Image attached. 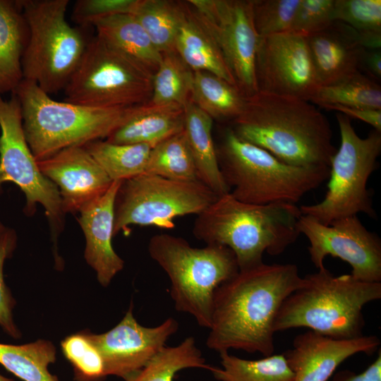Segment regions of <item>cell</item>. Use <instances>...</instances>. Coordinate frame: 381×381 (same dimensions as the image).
I'll use <instances>...</instances> for the list:
<instances>
[{
    "label": "cell",
    "instance_id": "obj_1",
    "mask_svg": "<svg viewBox=\"0 0 381 381\" xmlns=\"http://www.w3.org/2000/svg\"><path fill=\"white\" fill-rule=\"evenodd\" d=\"M303 282L294 264L262 262L239 270L214 292L206 346L218 353L233 349L273 354L276 316Z\"/></svg>",
    "mask_w": 381,
    "mask_h": 381
},
{
    "label": "cell",
    "instance_id": "obj_2",
    "mask_svg": "<svg viewBox=\"0 0 381 381\" xmlns=\"http://www.w3.org/2000/svg\"><path fill=\"white\" fill-rule=\"evenodd\" d=\"M230 127L240 139L297 167H329L337 151L325 116L310 102L258 92Z\"/></svg>",
    "mask_w": 381,
    "mask_h": 381
},
{
    "label": "cell",
    "instance_id": "obj_3",
    "mask_svg": "<svg viewBox=\"0 0 381 381\" xmlns=\"http://www.w3.org/2000/svg\"><path fill=\"white\" fill-rule=\"evenodd\" d=\"M301 215L296 204H249L228 193L198 214L193 233L206 244L229 248L243 270L262 263L265 253L277 255L294 243Z\"/></svg>",
    "mask_w": 381,
    "mask_h": 381
},
{
    "label": "cell",
    "instance_id": "obj_4",
    "mask_svg": "<svg viewBox=\"0 0 381 381\" xmlns=\"http://www.w3.org/2000/svg\"><path fill=\"white\" fill-rule=\"evenodd\" d=\"M303 278L282 304L274 333L304 327L335 339L363 336V309L381 298V282L360 281L351 274L335 276L325 267Z\"/></svg>",
    "mask_w": 381,
    "mask_h": 381
},
{
    "label": "cell",
    "instance_id": "obj_5",
    "mask_svg": "<svg viewBox=\"0 0 381 381\" xmlns=\"http://www.w3.org/2000/svg\"><path fill=\"white\" fill-rule=\"evenodd\" d=\"M12 93L19 101L25 139L37 161L107 138L140 106L93 107L58 102L25 79Z\"/></svg>",
    "mask_w": 381,
    "mask_h": 381
},
{
    "label": "cell",
    "instance_id": "obj_6",
    "mask_svg": "<svg viewBox=\"0 0 381 381\" xmlns=\"http://www.w3.org/2000/svg\"><path fill=\"white\" fill-rule=\"evenodd\" d=\"M216 151L229 193L246 203L296 204L329 175V167L286 164L267 150L240 139L230 127L223 131Z\"/></svg>",
    "mask_w": 381,
    "mask_h": 381
},
{
    "label": "cell",
    "instance_id": "obj_7",
    "mask_svg": "<svg viewBox=\"0 0 381 381\" xmlns=\"http://www.w3.org/2000/svg\"><path fill=\"white\" fill-rule=\"evenodd\" d=\"M148 253L170 279L176 310L209 329L216 289L239 271L231 250L217 244L195 248L181 237L158 234L150 239Z\"/></svg>",
    "mask_w": 381,
    "mask_h": 381
},
{
    "label": "cell",
    "instance_id": "obj_8",
    "mask_svg": "<svg viewBox=\"0 0 381 381\" xmlns=\"http://www.w3.org/2000/svg\"><path fill=\"white\" fill-rule=\"evenodd\" d=\"M28 29L22 58L23 79L48 95L64 90L89 40L66 20L68 0H18Z\"/></svg>",
    "mask_w": 381,
    "mask_h": 381
},
{
    "label": "cell",
    "instance_id": "obj_9",
    "mask_svg": "<svg viewBox=\"0 0 381 381\" xmlns=\"http://www.w3.org/2000/svg\"><path fill=\"white\" fill-rule=\"evenodd\" d=\"M336 118L341 143L330 162L326 193L320 202L302 205L300 210L302 214L327 225L358 213L375 218L367 184L378 167L381 132L373 129L363 138L356 133L349 117L339 113Z\"/></svg>",
    "mask_w": 381,
    "mask_h": 381
},
{
    "label": "cell",
    "instance_id": "obj_10",
    "mask_svg": "<svg viewBox=\"0 0 381 381\" xmlns=\"http://www.w3.org/2000/svg\"><path fill=\"white\" fill-rule=\"evenodd\" d=\"M154 74L96 35L64 89L65 102L93 107L149 102Z\"/></svg>",
    "mask_w": 381,
    "mask_h": 381
},
{
    "label": "cell",
    "instance_id": "obj_11",
    "mask_svg": "<svg viewBox=\"0 0 381 381\" xmlns=\"http://www.w3.org/2000/svg\"><path fill=\"white\" fill-rule=\"evenodd\" d=\"M217 195L200 181L183 182L144 173L121 181L114 203V236L131 225L174 228V219L198 214Z\"/></svg>",
    "mask_w": 381,
    "mask_h": 381
},
{
    "label": "cell",
    "instance_id": "obj_12",
    "mask_svg": "<svg viewBox=\"0 0 381 381\" xmlns=\"http://www.w3.org/2000/svg\"><path fill=\"white\" fill-rule=\"evenodd\" d=\"M197 20L219 49L239 90L248 98L258 92L255 58L259 36L252 0H189Z\"/></svg>",
    "mask_w": 381,
    "mask_h": 381
},
{
    "label": "cell",
    "instance_id": "obj_13",
    "mask_svg": "<svg viewBox=\"0 0 381 381\" xmlns=\"http://www.w3.org/2000/svg\"><path fill=\"white\" fill-rule=\"evenodd\" d=\"M0 186L7 181L14 183L24 193L29 212L38 203L51 220L60 221L64 212L59 191L38 167L25 139L20 105L13 93L8 101L0 95Z\"/></svg>",
    "mask_w": 381,
    "mask_h": 381
},
{
    "label": "cell",
    "instance_id": "obj_14",
    "mask_svg": "<svg viewBox=\"0 0 381 381\" xmlns=\"http://www.w3.org/2000/svg\"><path fill=\"white\" fill-rule=\"evenodd\" d=\"M298 231L309 241L311 262L320 269L326 256L338 258L351 267V274L366 282H381V241L368 231L357 215L336 219L324 224L302 214Z\"/></svg>",
    "mask_w": 381,
    "mask_h": 381
},
{
    "label": "cell",
    "instance_id": "obj_15",
    "mask_svg": "<svg viewBox=\"0 0 381 381\" xmlns=\"http://www.w3.org/2000/svg\"><path fill=\"white\" fill-rule=\"evenodd\" d=\"M255 77L258 92L310 102L320 85L306 35L289 31L259 37Z\"/></svg>",
    "mask_w": 381,
    "mask_h": 381
},
{
    "label": "cell",
    "instance_id": "obj_16",
    "mask_svg": "<svg viewBox=\"0 0 381 381\" xmlns=\"http://www.w3.org/2000/svg\"><path fill=\"white\" fill-rule=\"evenodd\" d=\"M178 329L179 323L172 318L158 326L141 325L134 317L131 303L123 318L109 331L83 333L99 352L106 377L114 375L126 380L159 353Z\"/></svg>",
    "mask_w": 381,
    "mask_h": 381
},
{
    "label": "cell",
    "instance_id": "obj_17",
    "mask_svg": "<svg viewBox=\"0 0 381 381\" xmlns=\"http://www.w3.org/2000/svg\"><path fill=\"white\" fill-rule=\"evenodd\" d=\"M37 162L42 174L58 188L64 212H79L113 182L84 146L65 148Z\"/></svg>",
    "mask_w": 381,
    "mask_h": 381
},
{
    "label": "cell",
    "instance_id": "obj_18",
    "mask_svg": "<svg viewBox=\"0 0 381 381\" xmlns=\"http://www.w3.org/2000/svg\"><path fill=\"white\" fill-rule=\"evenodd\" d=\"M380 346L375 335L335 339L309 330L297 335L284 354L294 381H328L346 359L359 353L371 355Z\"/></svg>",
    "mask_w": 381,
    "mask_h": 381
},
{
    "label": "cell",
    "instance_id": "obj_19",
    "mask_svg": "<svg viewBox=\"0 0 381 381\" xmlns=\"http://www.w3.org/2000/svg\"><path fill=\"white\" fill-rule=\"evenodd\" d=\"M121 183L113 181L104 194L79 211L78 222L86 242L85 259L103 287H107L124 267V261L112 246L114 203Z\"/></svg>",
    "mask_w": 381,
    "mask_h": 381
},
{
    "label": "cell",
    "instance_id": "obj_20",
    "mask_svg": "<svg viewBox=\"0 0 381 381\" xmlns=\"http://www.w3.org/2000/svg\"><path fill=\"white\" fill-rule=\"evenodd\" d=\"M306 39L320 87L339 83L361 72L365 49L351 27L334 21L325 29L306 35Z\"/></svg>",
    "mask_w": 381,
    "mask_h": 381
},
{
    "label": "cell",
    "instance_id": "obj_21",
    "mask_svg": "<svg viewBox=\"0 0 381 381\" xmlns=\"http://www.w3.org/2000/svg\"><path fill=\"white\" fill-rule=\"evenodd\" d=\"M183 129L184 107L147 103L140 105L106 141L114 144H145L152 148Z\"/></svg>",
    "mask_w": 381,
    "mask_h": 381
},
{
    "label": "cell",
    "instance_id": "obj_22",
    "mask_svg": "<svg viewBox=\"0 0 381 381\" xmlns=\"http://www.w3.org/2000/svg\"><path fill=\"white\" fill-rule=\"evenodd\" d=\"M213 119L190 99L184 106V129L198 180L217 196L229 192L222 176L212 131Z\"/></svg>",
    "mask_w": 381,
    "mask_h": 381
},
{
    "label": "cell",
    "instance_id": "obj_23",
    "mask_svg": "<svg viewBox=\"0 0 381 381\" xmlns=\"http://www.w3.org/2000/svg\"><path fill=\"white\" fill-rule=\"evenodd\" d=\"M28 29L17 1L0 0V95L23 79L22 58Z\"/></svg>",
    "mask_w": 381,
    "mask_h": 381
},
{
    "label": "cell",
    "instance_id": "obj_24",
    "mask_svg": "<svg viewBox=\"0 0 381 381\" xmlns=\"http://www.w3.org/2000/svg\"><path fill=\"white\" fill-rule=\"evenodd\" d=\"M97 35L153 74L162 54L155 48L143 28L131 13L108 16L95 23Z\"/></svg>",
    "mask_w": 381,
    "mask_h": 381
},
{
    "label": "cell",
    "instance_id": "obj_25",
    "mask_svg": "<svg viewBox=\"0 0 381 381\" xmlns=\"http://www.w3.org/2000/svg\"><path fill=\"white\" fill-rule=\"evenodd\" d=\"M186 5V18L175 40L176 52L193 71L209 72L236 86L217 45Z\"/></svg>",
    "mask_w": 381,
    "mask_h": 381
},
{
    "label": "cell",
    "instance_id": "obj_26",
    "mask_svg": "<svg viewBox=\"0 0 381 381\" xmlns=\"http://www.w3.org/2000/svg\"><path fill=\"white\" fill-rule=\"evenodd\" d=\"M190 99L212 119L234 121L245 109L247 97L239 89L206 71H193Z\"/></svg>",
    "mask_w": 381,
    "mask_h": 381
},
{
    "label": "cell",
    "instance_id": "obj_27",
    "mask_svg": "<svg viewBox=\"0 0 381 381\" xmlns=\"http://www.w3.org/2000/svg\"><path fill=\"white\" fill-rule=\"evenodd\" d=\"M162 54L175 51V40L187 15V5L167 0H138L132 13Z\"/></svg>",
    "mask_w": 381,
    "mask_h": 381
},
{
    "label": "cell",
    "instance_id": "obj_28",
    "mask_svg": "<svg viewBox=\"0 0 381 381\" xmlns=\"http://www.w3.org/2000/svg\"><path fill=\"white\" fill-rule=\"evenodd\" d=\"M56 358V347L47 339L20 345L0 343V364L22 381H59L49 370Z\"/></svg>",
    "mask_w": 381,
    "mask_h": 381
},
{
    "label": "cell",
    "instance_id": "obj_29",
    "mask_svg": "<svg viewBox=\"0 0 381 381\" xmlns=\"http://www.w3.org/2000/svg\"><path fill=\"white\" fill-rule=\"evenodd\" d=\"M221 368L210 370L218 381H294V375L283 353L247 360L219 352Z\"/></svg>",
    "mask_w": 381,
    "mask_h": 381
},
{
    "label": "cell",
    "instance_id": "obj_30",
    "mask_svg": "<svg viewBox=\"0 0 381 381\" xmlns=\"http://www.w3.org/2000/svg\"><path fill=\"white\" fill-rule=\"evenodd\" d=\"M84 147L112 181L144 174L152 149L145 144H114L102 140Z\"/></svg>",
    "mask_w": 381,
    "mask_h": 381
},
{
    "label": "cell",
    "instance_id": "obj_31",
    "mask_svg": "<svg viewBox=\"0 0 381 381\" xmlns=\"http://www.w3.org/2000/svg\"><path fill=\"white\" fill-rule=\"evenodd\" d=\"M193 337L175 346H164L142 369L125 381H174L180 370L190 368L210 370Z\"/></svg>",
    "mask_w": 381,
    "mask_h": 381
},
{
    "label": "cell",
    "instance_id": "obj_32",
    "mask_svg": "<svg viewBox=\"0 0 381 381\" xmlns=\"http://www.w3.org/2000/svg\"><path fill=\"white\" fill-rule=\"evenodd\" d=\"M145 173L176 181H200L183 131L151 149Z\"/></svg>",
    "mask_w": 381,
    "mask_h": 381
},
{
    "label": "cell",
    "instance_id": "obj_33",
    "mask_svg": "<svg viewBox=\"0 0 381 381\" xmlns=\"http://www.w3.org/2000/svg\"><path fill=\"white\" fill-rule=\"evenodd\" d=\"M193 78V71L176 51L163 54L153 75L152 95L148 103L184 107L190 97Z\"/></svg>",
    "mask_w": 381,
    "mask_h": 381
},
{
    "label": "cell",
    "instance_id": "obj_34",
    "mask_svg": "<svg viewBox=\"0 0 381 381\" xmlns=\"http://www.w3.org/2000/svg\"><path fill=\"white\" fill-rule=\"evenodd\" d=\"M310 102L321 107L338 104L381 109V86L375 80L358 72L339 83L320 87Z\"/></svg>",
    "mask_w": 381,
    "mask_h": 381
},
{
    "label": "cell",
    "instance_id": "obj_35",
    "mask_svg": "<svg viewBox=\"0 0 381 381\" xmlns=\"http://www.w3.org/2000/svg\"><path fill=\"white\" fill-rule=\"evenodd\" d=\"M61 346L73 366L75 381H101L106 377L102 356L83 332L66 337Z\"/></svg>",
    "mask_w": 381,
    "mask_h": 381
},
{
    "label": "cell",
    "instance_id": "obj_36",
    "mask_svg": "<svg viewBox=\"0 0 381 381\" xmlns=\"http://www.w3.org/2000/svg\"><path fill=\"white\" fill-rule=\"evenodd\" d=\"M301 0H252L254 25L259 36L289 32Z\"/></svg>",
    "mask_w": 381,
    "mask_h": 381
},
{
    "label": "cell",
    "instance_id": "obj_37",
    "mask_svg": "<svg viewBox=\"0 0 381 381\" xmlns=\"http://www.w3.org/2000/svg\"><path fill=\"white\" fill-rule=\"evenodd\" d=\"M333 19L357 31H381V1L335 0Z\"/></svg>",
    "mask_w": 381,
    "mask_h": 381
},
{
    "label": "cell",
    "instance_id": "obj_38",
    "mask_svg": "<svg viewBox=\"0 0 381 381\" xmlns=\"http://www.w3.org/2000/svg\"><path fill=\"white\" fill-rule=\"evenodd\" d=\"M335 0H301L291 32L309 35L321 31L334 22Z\"/></svg>",
    "mask_w": 381,
    "mask_h": 381
},
{
    "label": "cell",
    "instance_id": "obj_39",
    "mask_svg": "<svg viewBox=\"0 0 381 381\" xmlns=\"http://www.w3.org/2000/svg\"><path fill=\"white\" fill-rule=\"evenodd\" d=\"M138 0H78L72 20L82 29L94 26L99 20L120 13H132Z\"/></svg>",
    "mask_w": 381,
    "mask_h": 381
},
{
    "label": "cell",
    "instance_id": "obj_40",
    "mask_svg": "<svg viewBox=\"0 0 381 381\" xmlns=\"http://www.w3.org/2000/svg\"><path fill=\"white\" fill-rule=\"evenodd\" d=\"M15 246L13 231L6 229L0 238V327L8 336L18 339L21 332L14 321L13 313L16 301L4 277V262L13 253Z\"/></svg>",
    "mask_w": 381,
    "mask_h": 381
},
{
    "label": "cell",
    "instance_id": "obj_41",
    "mask_svg": "<svg viewBox=\"0 0 381 381\" xmlns=\"http://www.w3.org/2000/svg\"><path fill=\"white\" fill-rule=\"evenodd\" d=\"M328 381H381V350L375 360L363 372L349 370L335 372Z\"/></svg>",
    "mask_w": 381,
    "mask_h": 381
},
{
    "label": "cell",
    "instance_id": "obj_42",
    "mask_svg": "<svg viewBox=\"0 0 381 381\" xmlns=\"http://www.w3.org/2000/svg\"><path fill=\"white\" fill-rule=\"evenodd\" d=\"M322 108L337 111L349 119L364 121L373 126L374 130L381 132V109L353 108L338 104L327 105Z\"/></svg>",
    "mask_w": 381,
    "mask_h": 381
},
{
    "label": "cell",
    "instance_id": "obj_43",
    "mask_svg": "<svg viewBox=\"0 0 381 381\" xmlns=\"http://www.w3.org/2000/svg\"><path fill=\"white\" fill-rule=\"evenodd\" d=\"M365 70L368 76L378 82L381 78V52L380 49H365L361 70Z\"/></svg>",
    "mask_w": 381,
    "mask_h": 381
},
{
    "label": "cell",
    "instance_id": "obj_44",
    "mask_svg": "<svg viewBox=\"0 0 381 381\" xmlns=\"http://www.w3.org/2000/svg\"><path fill=\"white\" fill-rule=\"evenodd\" d=\"M0 381H16L13 378L8 377L0 373Z\"/></svg>",
    "mask_w": 381,
    "mask_h": 381
},
{
    "label": "cell",
    "instance_id": "obj_45",
    "mask_svg": "<svg viewBox=\"0 0 381 381\" xmlns=\"http://www.w3.org/2000/svg\"><path fill=\"white\" fill-rule=\"evenodd\" d=\"M5 231L6 229H4V226L0 223V238Z\"/></svg>",
    "mask_w": 381,
    "mask_h": 381
}]
</instances>
